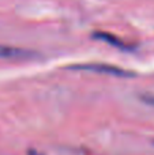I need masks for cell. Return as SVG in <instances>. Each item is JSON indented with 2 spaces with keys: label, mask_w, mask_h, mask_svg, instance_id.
I'll return each instance as SVG.
<instances>
[{
  "label": "cell",
  "mask_w": 154,
  "mask_h": 155,
  "mask_svg": "<svg viewBox=\"0 0 154 155\" xmlns=\"http://www.w3.org/2000/svg\"><path fill=\"white\" fill-rule=\"evenodd\" d=\"M94 37L98 38V40H101V41H104V42L109 44V45L115 46V48L122 49V51H128V49H130V46H128L124 41L120 40L119 37H116V35L111 34V33L98 31V33H94Z\"/></svg>",
  "instance_id": "obj_3"
},
{
  "label": "cell",
  "mask_w": 154,
  "mask_h": 155,
  "mask_svg": "<svg viewBox=\"0 0 154 155\" xmlns=\"http://www.w3.org/2000/svg\"><path fill=\"white\" fill-rule=\"evenodd\" d=\"M33 57H35V53L30 49L0 45V59L3 60H30Z\"/></svg>",
  "instance_id": "obj_2"
},
{
  "label": "cell",
  "mask_w": 154,
  "mask_h": 155,
  "mask_svg": "<svg viewBox=\"0 0 154 155\" xmlns=\"http://www.w3.org/2000/svg\"><path fill=\"white\" fill-rule=\"evenodd\" d=\"M70 68H72V70L90 71V72H95V74H106V75H113V76H131L132 75V72H130V71L123 70V68L112 65V64H105V63L75 64V65H71Z\"/></svg>",
  "instance_id": "obj_1"
}]
</instances>
